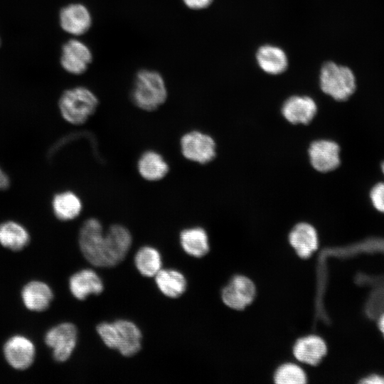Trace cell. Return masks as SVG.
Wrapping results in <instances>:
<instances>
[{
	"label": "cell",
	"mask_w": 384,
	"mask_h": 384,
	"mask_svg": "<svg viewBox=\"0 0 384 384\" xmlns=\"http://www.w3.org/2000/svg\"><path fill=\"white\" fill-rule=\"evenodd\" d=\"M341 149L334 139L319 138L310 142L307 153L311 167L321 173H329L341 164Z\"/></svg>",
	"instance_id": "cell-7"
},
{
	"label": "cell",
	"mask_w": 384,
	"mask_h": 384,
	"mask_svg": "<svg viewBox=\"0 0 384 384\" xmlns=\"http://www.w3.org/2000/svg\"><path fill=\"white\" fill-rule=\"evenodd\" d=\"M381 170H382V172H383V174L384 175V161L381 164Z\"/></svg>",
	"instance_id": "cell-32"
},
{
	"label": "cell",
	"mask_w": 384,
	"mask_h": 384,
	"mask_svg": "<svg viewBox=\"0 0 384 384\" xmlns=\"http://www.w3.org/2000/svg\"><path fill=\"white\" fill-rule=\"evenodd\" d=\"M60 23L65 31L79 36L88 31L91 26L92 18L85 6L72 4L61 9Z\"/></svg>",
	"instance_id": "cell-16"
},
{
	"label": "cell",
	"mask_w": 384,
	"mask_h": 384,
	"mask_svg": "<svg viewBox=\"0 0 384 384\" xmlns=\"http://www.w3.org/2000/svg\"><path fill=\"white\" fill-rule=\"evenodd\" d=\"M134 265L142 275L149 277H155L161 269V254L153 247H142L136 252Z\"/></svg>",
	"instance_id": "cell-25"
},
{
	"label": "cell",
	"mask_w": 384,
	"mask_h": 384,
	"mask_svg": "<svg viewBox=\"0 0 384 384\" xmlns=\"http://www.w3.org/2000/svg\"><path fill=\"white\" fill-rule=\"evenodd\" d=\"M69 289L78 300L86 299L90 295H97L104 289L100 276L91 269H84L73 274L69 279Z\"/></svg>",
	"instance_id": "cell-15"
},
{
	"label": "cell",
	"mask_w": 384,
	"mask_h": 384,
	"mask_svg": "<svg viewBox=\"0 0 384 384\" xmlns=\"http://www.w3.org/2000/svg\"><path fill=\"white\" fill-rule=\"evenodd\" d=\"M288 242L301 258L309 257L319 247V233L311 223L300 221L294 224L287 235Z\"/></svg>",
	"instance_id": "cell-12"
},
{
	"label": "cell",
	"mask_w": 384,
	"mask_h": 384,
	"mask_svg": "<svg viewBox=\"0 0 384 384\" xmlns=\"http://www.w3.org/2000/svg\"><path fill=\"white\" fill-rule=\"evenodd\" d=\"M179 240L184 252L192 257H203L210 250L208 235L201 227L196 226L183 230Z\"/></svg>",
	"instance_id": "cell-20"
},
{
	"label": "cell",
	"mask_w": 384,
	"mask_h": 384,
	"mask_svg": "<svg viewBox=\"0 0 384 384\" xmlns=\"http://www.w3.org/2000/svg\"><path fill=\"white\" fill-rule=\"evenodd\" d=\"M133 103L139 109L154 111L162 105L167 97V90L162 76L149 70L139 71L131 93Z\"/></svg>",
	"instance_id": "cell-2"
},
{
	"label": "cell",
	"mask_w": 384,
	"mask_h": 384,
	"mask_svg": "<svg viewBox=\"0 0 384 384\" xmlns=\"http://www.w3.org/2000/svg\"><path fill=\"white\" fill-rule=\"evenodd\" d=\"M256 296L254 282L247 277L236 275L223 287L221 297L229 308L241 310L250 305Z\"/></svg>",
	"instance_id": "cell-10"
},
{
	"label": "cell",
	"mask_w": 384,
	"mask_h": 384,
	"mask_svg": "<svg viewBox=\"0 0 384 384\" xmlns=\"http://www.w3.org/2000/svg\"><path fill=\"white\" fill-rule=\"evenodd\" d=\"M213 0H183L184 4L193 9H201L208 6Z\"/></svg>",
	"instance_id": "cell-29"
},
{
	"label": "cell",
	"mask_w": 384,
	"mask_h": 384,
	"mask_svg": "<svg viewBox=\"0 0 384 384\" xmlns=\"http://www.w3.org/2000/svg\"><path fill=\"white\" fill-rule=\"evenodd\" d=\"M155 282L160 292L169 298L179 297L187 287L184 275L173 269H161L155 275Z\"/></svg>",
	"instance_id": "cell-21"
},
{
	"label": "cell",
	"mask_w": 384,
	"mask_h": 384,
	"mask_svg": "<svg viewBox=\"0 0 384 384\" xmlns=\"http://www.w3.org/2000/svg\"><path fill=\"white\" fill-rule=\"evenodd\" d=\"M292 352L299 362L314 366L326 356L327 346L322 338L316 335H309L296 341Z\"/></svg>",
	"instance_id": "cell-18"
},
{
	"label": "cell",
	"mask_w": 384,
	"mask_h": 384,
	"mask_svg": "<svg viewBox=\"0 0 384 384\" xmlns=\"http://www.w3.org/2000/svg\"><path fill=\"white\" fill-rule=\"evenodd\" d=\"M180 147L184 158L201 166L210 163L217 154L213 137L198 129L185 133L180 139Z\"/></svg>",
	"instance_id": "cell-6"
},
{
	"label": "cell",
	"mask_w": 384,
	"mask_h": 384,
	"mask_svg": "<svg viewBox=\"0 0 384 384\" xmlns=\"http://www.w3.org/2000/svg\"><path fill=\"white\" fill-rule=\"evenodd\" d=\"M370 198L375 209L384 213V182L373 186L370 191Z\"/></svg>",
	"instance_id": "cell-27"
},
{
	"label": "cell",
	"mask_w": 384,
	"mask_h": 384,
	"mask_svg": "<svg viewBox=\"0 0 384 384\" xmlns=\"http://www.w3.org/2000/svg\"><path fill=\"white\" fill-rule=\"evenodd\" d=\"M137 170L144 179L156 181L164 178L169 171L167 161L162 155L154 150L142 154L137 161Z\"/></svg>",
	"instance_id": "cell-19"
},
{
	"label": "cell",
	"mask_w": 384,
	"mask_h": 384,
	"mask_svg": "<svg viewBox=\"0 0 384 384\" xmlns=\"http://www.w3.org/2000/svg\"><path fill=\"white\" fill-rule=\"evenodd\" d=\"M3 354L11 368L23 370L33 364L36 356V347L29 338L17 334L6 340L3 346Z\"/></svg>",
	"instance_id": "cell-9"
},
{
	"label": "cell",
	"mask_w": 384,
	"mask_h": 384,
	"mask_svg": "<svg viewBox=\"0 0 384 384\" xmlns=\"http://www.w3.org/2000/svg\"><path fill=\"white\" fill-rule=\"evenodd\" d=\"M79 245L85 258L92 265L108 267L105 233L96 218L84 222L79 233Z\"/></svg>",
	"instance_id": "cell-5"
},
{
	"label": "cell",
	"mask_w": 384,
	"mask_h": 384,
	"mask_svg": "<svg viewBox=\"0 0 384 384\" xmlns=\"http://www.w3.org/2000/svg\"><path fill=\"white\" fill-rule=\"evenodd\" d=\"M29 241V233L22 225L11 220L0 224V244L5 248L20 251Z\"/></svg>",
	"instance_id": "cell-22"
},
{
	"label": "cell",
	"mask_w": 384,
	"mask_h": 384,
	"mask_svg": "<svg viewBox=\"0 0 384 384\" xmlns=\"http://www.w3.org/2000/svg\"><path fill=\"white\" fill-rule=\"evenodd\" d=\"M257 60L260 68L266 73L277 75L285 70L287 58L279 48L273 46H264L257 53Z\"/></svg>",
	"instance_id": "cell-24"
},
{
	"label": "cell",
	"mask_w": 384,
	"mask_h": 384,
	"mask_svg": "<svg viewBox=\"0 0 384 384\" xmlns=\"http://www.w3.org/2000/svg\"><path fill=\"white\" fill-rule=\"evenodd\" d=\"M317 110V103L311 97L294 95L283 101L281 114L292 124L306 125L313 120Z\"/></svg>",
	"instance_id": "cell-11"
},
{
	"label": "cell",
	"mask_w": 384,
	"mask_h": 384,
	"mask_svg": "<svg viewBox=\"0 0 384 384\" xmlns=\"http://www.w3.org/2000/svg\"><path fill=\"white\" fill-rule=\"evenodd\" d=\"M21 297L27 309L41 312L50 306L53 299V292L46 282L33 280L23 286Z\"/></svg>",
	"instance_id": "cell-17"
},
{
	"label": "cell",
	"mask_w": 384,
	"mask_h": 384,
	"mask_svg": "<svg viewBox=\"0 0 384 384\" xmlns=\"http://www.w3.org/2000/svg\"><path fill=\"white\" fill-rule=\"evenodd\" d=\"M306 380L304 370L293 363L282 364L274 374V381L277 384H304Z\"/></svg>",
	"instance_id": "cell-26"
},
{
	"label": "cell",
	"mask_w": 384,
	"mask_h": 384,
	"mask_svg": "<svg viewBox=\"0 0 384 384\" xmlns=\"http://www.w3.org/2000/svg\"><path fill=\"white\" fill-rule=\"evenodd\" d=\"M365 384H384V375L377 373L369 374L359 381Z\"/></svg>",
	"instance_id": "cell-28"
},
{
	"label": "cell",
	"mask_w": 384,
	"mask_h": 384,
	"mask_svg": "<svg viewBox=\"0 0 384 384\" xmlns=\"http://www.w3.org/2000/svg\"><path fill=\"white\" fill-rule=\"evenodd\" d=\"M44 341L52 350L53 359L65 362L70 358L77 345V328L69 322L59 324L46 333Z\"/></svg>",
	"instance_id": "cell-8"
},
{
	"label": "cell",
	"mask_w": 384,
	"mask_h": 384,
	"mask_svg": "<svg viewBox=\"0 0 384 384\" xmlns=\"http://www.w3.org/2000/svg\"><path fill=\"white\" fill-rule=\"evenodd\" d=\"M92 55L89 48L82 42L72 39L63 46L60 63L68 73L75 75L83 73L91 63Z\"/></svg>",
	"instance_id": "cell-14"
},
{
	"label": "cell",
	"mask_w": 384,
	"mask_h": 384,
	"mask_svg": "<svg viewBox=\"0 0 384 384\" xmlns=\"http://www.w3.org/2000/svg\"><path fill=\"white\" fill-rule=\"evenodd\" d=\"M378 326L384 338V313L379 316L378 320Z\"/></svg>",
	"instance_id": "cell-31"
},
{
	"label": "cell",
	"mask_w": 384,
	"mask_h": 384,
	"mask_svg": "<svg viewBox=\"0 0 384 384\" xmlns=\"http://www.w3.org/2000/svg\"><path fill=\"white\" fill-rule=\"evenodd\" d=\"M52 207L57 218L68 221L76 218L80 214L82 205L78 195L73 191H65L53 197Z\"/></svg>",
	"instance_id": "cell-23"
},
{
	"label": "cell",
	"mask_w": 384,
	"mask_h": 384,
	"mask_svg": "<svg viewBox=\"0 0 384 384\" xmlns=\"http://www.w3.org/2000/svg\"><path fill=\"white\" fill-rule=\"evenodd\" d=\"M96 329L106 346L117 350L124 356H134L141 350L142 332L132 321L119 319L112 323L102 322Z\"/></svg>",
	"instance_id": "cell-1"
},
{
	"label": "cell",
	"mask_w": 384,
	"mask_h": 384,
	"mask_svg": "<svg viewBox=\"0 0 384 384\" xmlns=\"http://www.w3.org/2000/svg\"><path fill=\"white\" fill-rule=\"evenodd\" d=\"M319 85L324 94L338 102L347 100L356 88L353 71L348 67L333 62H327L323 65Z\"/></svg>",
	"instance_id": "cell-4"
},
{
	"label": "cell",
	"mask_w": 384,
	"mask_h": 384,
	"mask_svg": "<svg viewBox=\"0 0 384 384\" xmlns=\"http://www.w3.org/2000/svg\"><path fill=\"white\" fill-rule=\"evenodd\" d=\"M9 186V180L6 174L0 169V189H6Z\"/></svg>",
	"instance_id": "cell-30"
},
{
	"label": "cell",
	"mask_w": 384,
	"mask_h": 384,
	"mask_svg": "<svg viewBox=\"0 0 384 384\" xmlns=\"http://www.w3.org/2000/svg\"><path fill=\"white\" fill-rule=\"evenodd\" d=\"M108 267L120 263L126 257L132 245L129 230L122 225L115 224L105 233Z\"/></svg>",
	"instance_id": "cell-13"
},
{
	"label": "cell",
	"mask_w": 384,
	"mask_h": 384,
	"mask_svg": "<svg viewBox=\"0 0 384 384\" xmlns=\"http://www.w3.org/2000/svg\"><path fill=\"white\" fill-rule=\"evenodd\" d=\"M98 104L96 95L85 87L65 90L58 103L63 119L75 125L85 123L95 113Z\"/></svg>",
	"instance_id": "cell-3"
}]
</instances>
